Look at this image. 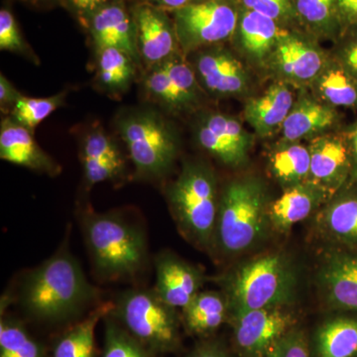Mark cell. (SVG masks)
Instances as JSON below:
<instances>
[{
    "mask_svg": "<svg viewBox=\"0 0 357 357\" xmlns=\"http://www.w3.org/2000/svg\"><path fill=\"white\" fill-rule=\"evenodd\" d=\"M321 222L335 238L357 243V197H342L333 202L324 213Z\"/></svg>",
    "mask_w": 357,
    "mask_h": 357,
    "instance_id": "31",
    "label": "cell"
},
{
    "mask_svg": "<svg viewBox=\"0 0 357 357\" xmlns=\"http://www.w3.org/2000/svg\"><path fill=\"white\" fill-rule=\"evenodd\" d=\"M241 6L268 16L283 29H301L294 0H238Z\"/></svg>",
    "mask_w": 357,
    "mask_h": 357,
    "instance_id": "37",
    "label": "cell"
},
{
    "mask_svg": "<svg viewBox=\"0 0 357 357\" xmlns=\"http://www.w3.org/2000/svg\"><path fill=\"white\" fill-rule=\"evenodd\" d=\"M131 8L136 26V44L145 70L182 53L170 13L134 0Z\"/></svg>",
    "mask_w": 357,
    "mask_h": 357,
    "instance_id": "10",
    "label": "cell"
},
{
    "mask_svg": "<svg viewBox=\"0 0 357 357\" xmlns=\"http://www.w3.org/2000/svg\"><path fill=\"white\" fill-rule=\"evenodd\" d=\"M139 67L130 55L119 49L107 47L96 50V86L110 98H121L135 81Z\"/></svg>",
    "mask_w": 357,
    "mask_h": 357,
    "instance_id": "20",
    "label": "cell"
},
{
    "mask_svg": "<svg viewBox=\"0 0 357 357\" xmlns=\"http://www.w3.org/2000/svg\"><path fill=\"white\" fill-rule=\"evenodd\" d=\"M311 155L310 177L312 184L323 191L337 184L349 167V149L342 138L319 136L309 148Z\"/></svg>",
    "mask_w": 357,
    "mask_h": 357,
    "instance_id": "19",
    "label": "cell"
},
{
    "mask_svg": "<svg viewBox=\"0 0 357 357\" xmlns=\"http://www.w3.org/2000/svg\"><path fill=\"white\" fill-rule=\"evenodd\" d=\"M188 357H229L222 347L217 344H204L198 347Z\"/></svg>",
    "mask_w": 357,
    "mask_h": 357,
    "instance_id": "44",
    "label": "cell"
},
{
    "mask_svg": "<svg viewBox=\"0 0 357 357\" xmlns=\"http://www.w3.org/2000/svg\"><path fill=\"white\" fill-rule=\"evenodd\" d=\"M0 158L45 175L61 173V166L39 146L32 131L10 116L0 123Z\"/></svg>",
    "mask_w": 357,
    "mask_h": 357,
    "instance_id": "16",
    "label": "cell"
},
{
    "mask_svg": "<svg viewBox=\"0 0 357 357\" xmlns=\"http://www.w3.org/2000/svg\"><path fill=\"white\" fill-rule=\"evenodd\" d=\"M109 1L110 0H62L61 6L69 11L82 27L86 29L89 20Z\"/></svg>",
    "mask_w": 357,
    "mask_h": 357,
    "instance_id": "40",
    "label": "cell"
},
{
    "mask_svg": "<svg viewBox=\"0 0 357 357\" xmlns=\"http://www.w3.org/2000/svg\"><path fill=\"white\" fill-rule=\"evenodd\" d=\"M324 191L312 183L292 185L268 208V218L281 231L306 220L318 206Z\"/></svg>",
    "mask_w": 357,
    "mask_h": 357,
    "instance_id": "21",
    "label": "cell"
},
{
    "mask_svg": "<svg viewBox=\"0 0 357 357\" xmlns=\"http://www.w3.org/2000/svg\"><path fill=\"white\" fill-rule=\"evenodd\" d=\"M351 147L352 152H354V158H356V165H357V121L356 123L354 124V128L352 129L351 133Z\"/></svg>",
    "mask_w": 357,
    "mask_h": 357,
    "instance_id": "46",
    "label": "cell"
},
{
    "mask_svg": "<svg viewBox=\"0 0 357 357\" xmlns=\"http://www.w3.org/2000/svg\"><path fill=\"white\" fill-rule=\"evenodd\" d=\"M67 91L49 98H29L22 96L8 116L34 133L35 128L48 119L59 107L65 105Z\"/></svg>",
    "mask_w": 357,
    "mask_h": 357,
    "instance_id": "32",
    "label": "cell"
},
{
    "mask_svg": "<svg viewBox=\"0 0 357 357\" xmlns=\"http://www.w3.org/2000/svg\"><path fill=\"white\" fill-rule=\"evenodd\" d=\"M197 53L192 68L202 89L218 96L239 95L246 89L248 74L229 51L215 45Z\"/></svg>",
    "mask_w": 357,
    "mask_h": 357,
    "instance_id": "14",
    "label": "cell"
},
{
    "mask_svg": "<svg viewBox=\"0 0 357 357\" xmlns=\"http://www.w3.org/2000/svg\"><path fill=\"white\" fill-rule=\"evenodd\" d=\"M86 30L95 51L114 47L128 53L141 67L135 21L129 0H110L89 20Z\"/></svg>",
    "mask_w": 357,
    "mask_h": 357,
    "instance_id": "12",
    "label": "cell"
},
{
    "mask_svg": "<svg viewBox=\"0 0 357 357\" xmlns=\"http://www.w3.org/2000/svg\"><path fill=\"white\" fill-rule=\"evenodd\" d=\"M229 312L227 300L215 292H199L183 309L185 325L190 332L206 335L218 330Z\"/></svg>",
    "mask_w": 357,
    "mask_h": 357,
    "instance_id": "26",
    "label": "cell"
},
{
    "mask_svg": "<svg viewBox=\"0 0 357 357\" xmlns=\"http://www.w3.org/2000/svg\"><path fill=\"white\" fill-rule=\"evenodd\" d=\"M84 225L86 245L100 276L116 280L139 273L147 257L139 229L115 213H89Z\"/></svg>",
    "mask_w": 357,
    "mask_h": 357,
    "instance_id": "2",
    "label": "cell"
},
{
    "mask_svg": "<svg viewBox=\"0 0 357 357\" xmlns=\"http://www.w3.org/2000/svg\"><path fill=\"white\" fill-rule=\"evenodd\" d=\"M337 16L342 33L357 24V0H337Z\"/></svg>",
    "mask_w": 357,
    "mask_h": 357,
    "instance_id": "42",
    "label": "cell"
},
{
    "mask_svg": "<svg viewBox=\"0 0 357 357\" xmlns=\"http://www.w3.org/2000/svg\"><path fill=\"white\" fill-rule=\"evenodd\" d=\"M161 64L170 79L177 112L195 107L201 96L202 86L194 68L188 64L180 54Z\"/></svg>",
    "mask_w": 357,
    "mask_h": 357,
    "instance_id": "28",
    "label": "cell"
},
{
    "mask_svg": "<svg viewBox=\"0 0 357 357\" xmlns=\"http://www.w3.org/2000/svg\"><path fill=\"white\" fill-rule=\"evenodd\" d=\"M154 292L168 306L184 309L199 293L204 276L196 267L170 252L161 253L155 261Z\"/></svg>",
    "mask_w": 357,
    "mask_h": 357,
    "instance_id": "15",
    "label": "cell"
},
{
    "mask_svg": "<svg viewBox=\"0 0 357 357\" xmlns=\"http://www.w3.org/2000/svg\"><path fill=\"white\" fill-rule=\"evenodd\" d=\"M314 37L302 29H285L269 56L272 67L288 83L314 82L328 63Z\"/></svg>",
    "mask_w": 357,
    "mask_h": 357,
    "instance_id": "9",
    "label": "cell"
},
{
    "mask_svg": "<svg viewBox=\"0 0 357 357\" xmlns=\"http://www.w3.org/2000/svg\"><path fill=\"white\" fill-rule=\"evenodd\" d=\"M35 8L48 9L55 6H61L62 0H21Z\"/></svg>",
    "mask_w": 357,
    "mask_h": 357,
    "instance_id": "45",
    "label": "cell"
},
{
    "mask_svg": "<svg viewBox=\"0 0 357 357\" xmlns=\"http://www.w3.org/2000/svg\"><path fill=\"white\" fill-rule=\"evenodd\" d=\"M95 295L79 262L65 248L28 275L21 303L35 318L61 321L79 314Z\"/></svg>",
    "mask_w": 357,
    "mask_h": 357,
    "instance_id": "1",
    "label": "cell"
},
{
    "mask_svg": "<svg viewBox=\"0 0 357 357\" xmlns=\"http://www.w3.org/2000/svg\"><path fill=\"white\" fill-rule=\"evenodd\" d=\"M295 269L283 255L272 253L237 268L227 282L231 318L253 310L283 307L295 297Z\"/></svg>",
    "mask_w": 357,
    "mask_h": 357,
    "instance_id": "3",
    "label": "cell"
},
{
    "mask_svg": "<svg viewBox=\"0 0 357 357\" xmlns=\"http://www.w3.org/2000/svg\"><path fill=\"white\" fill-rule=\"evenodd\" d=\"M267 218L260 183L252 178L234 181L220 199L213 241L227 255L243 252L261 238Z\"/></svg>",
    "mask_w": 357,
    "mask_h": 357,
    "instance_id": "6",
    "label": "cell"
},
{
    "mask_svg": "<svg viewBox=\"0 0 357 357\" xmlns=\"http://www.w3.org/2000/svg\"><path fill=\"white\" fill-rule=\"evenodd\" d=\"M337 41L338 65L357 83V24L347 28Z\"/></svg>",
    "mask_w": 357,
    "mask_h": 357,
    "instance_id": "39",
    "label": "cell"
},
{
    "mask_svg": "<svg viewBox=\"0 0 357 357\" xmlns=\"http://www.w3.org/2000/svg\"><path fill=\"white\" fill-rule=\"evenodd\" d=\"M167 199L181 231L197 245L210 246L220 206L213 171L203 164H185L167 190Z\"/></svg>",
    "mask_w": 357,
    "mask_h": 357,
    "instance_id": "5",
    "label": "cell"
},
{
    "mask_svg": "<svg viewBox=\"0 0 357 357\" xmlns=\"http://www.w3.org/2000/svg\"><path fill=\"white\" fill-rule=\"evenodd\" d=\"M112 309L110 304L96 307L88 318L70 328L54 347L53 357H96V326Z\"/></svg>",
    "mask_w": 357,
    "mask_h": 357,
    "instance_id": "27",
    "label": "cell"
},
{
    "mask_svg": "<svg viewBox=\"0 0 357 357\" xmlns=\"http://www.w3.org/2000/svg\"><path fill=\"white\" fill-rule=\"evenodd\" d=\"M208 1V0H190L189 3H201V2ZM188 3V4H189Z\"/></svg>",
    "mask_w": 357,
    "mask_h": 357,
    "instance_id": "47",
    "label": "cell"
},
{
    "mask_svg": "<svg viewBox=\"0 0 357 357\" xmlns=\"http://www.w3.org/2000/svg\"><path fill=\"white\" fill-rule=\"evenodd\" d=\"M135 1L150 4V6L158 7L168 13H172L176 9L187 6L190 0H135Z\"/></svg>",
    "mask_w": 357,
    "mask_h": 357,
    "instance_id": "43",
    "label": "cell"
},
{
    "mask_svg": "<svg viewBox=\"0 0 357 357\" xmlns=\"http://www.w3.org/2000/svg\"><path fill=\"white\" fill-rule=\"evenodd\" d=\"M337 114L332 105L303 98L294 103L292 109L282 126L284 139L295 142L311 137L332 128Z\"/></svg>",
    "mask_w": 357,
    "mask_h": 357,
    "instance_id": "22",
    "label": "cell"
},
{
    "mask_svg": "<svg viewBox=\"0 0 357 357\" xmlns=\"http://www.w3.org/2000/svg\"><path fill=\"white\" fill-rule=\"evenodd\" d=\"M81 159L83 167L100 163H117L124 165L119 145L100 126L91 129L81 143Z\"/></svg>",
    "mask_w": 357,
    "mask_h": 357,
    "instance_id": "33",
    "label": "cell"
},
{
    "mask_svg": "<svg viewBox=\"0 0 357 357\" xmlns=\"http://www.w3.org/2000/svg\"><path fill=\"white\" fill-rule=\"evenodd\" d=\"M22 96L3 74L0 75V109L2 114L8 116Z\"/></svg>",
    "mask_w": 357,
    "mask_h": 357,
    "instance_id": "41",
    "label": "cell"
},
{
    "mask_svg": "<svg viewBox=\"0 0 357 357\" xmlns=\"http://www.w3.org/2000/svg\"><path fill=\"white\" fill-rule=\"evenodd\" d=\"M102 357H150V354L146 347L141 344L126 328L109 319L105 328Z\"/></svg>",
    "mask_w": 357,
    "mask_h": 357,
    "instance_id": "35",
    "label": "cell"
},
{
    "mask_svg": "<svg viewBox=\"0 0 357 357\" xmlns=\"http://www.w3.org/2000/svg\"><path fill=\"white\" fill-rule=\"evenodd\" d=\"M301 29L316 39L337 40L342 34L337 0H294Z\"/></svg>",
    "mask_w": 357,
    "mask_h": 357,
    "instance_id": "25",
    "label": "cell"
},
{
    "mask_svg": "<svg viewBox=\"0 0 357 357\" xmlns=\"http://www.w3.org/2000/svg\"><path fill=\"white\" fill-rule=\"evenodd\" d=\"M321 279L333 305L357 311V258H331L321 269Z\"/></svg>",
    "mask_w": 357,
    "mask_h": 357,
    "instance_id": "23",
    "label": "cell"
},
{
    "mask_svg": "<svg viewBox=\"0 0 357 357\" xmlns=\"http://www.w3.org/2000/svg\"><path fill=\"white\" fill-rule=\"evenodd\" d=\"M321 98L332 107H356L357 83L340 65L326 64L314 79Z\"/></svg>",
    "mask_w": 357,
    "mask_h": 357,
    "instance_id": "29",
    "label": "cell"
},
{
    "mask_svg": "<svg viewBox=\"0 0 357 357\" xmlns=\"http://www.w3.org/2000/svg\"><path fill=\"white\" fill-rule=\"evenodd\" d=\"M283 30L285 29L268 16L241 6L232 40L249 57L262 61L271 55Z\"/></svg>",
    "mask_w": 357,
    "mask_h": 357,
    "instance_id": "17",
    "label": "cell"
},
{
    "mask_svg": "<svg viewBox=\"0 0 357 357\" xmlns=\"http://www.w3.org/2000/svg\"><path fill=\"white\" fill-rule=\"evenodd\" d=\"M316 357H357V319L340 317L325 321L314 337Z\"/></svg>",
    "mask_w": 357,
    "mask_h": 357,
    "instance_id": "24",
    "label": "cell"
},
{
    "mask_svg": "<svg viewBox=\"0 0 357 357\" xmlns=\"http://www.w3.org/2000/svg\"><path fill=\"white\" fill-rule=\"evenodd\" d=\"M124 328L148 351L168 352L177 347L175 309L160 299L154 290H130L114 307Z\"/></svg>",
    "mask_w": 357,
    "mask_h": 357,
    "instance_id": "7",
    "label": "cell"
},
{
    "mask_svg": "<svg viewBox=\"0 0 357 357\" xmlns=\"http://www.w3.org/2000/svg\"><path fill=\"white\" fill-rule=\"evenodd\" d=\"M262 357H312L309 342L302 331L293 328Z\"/></svg>",
    "mask_w": 357,
    "mask_h": 357,
    "instance_id": "38",
    "label": "cell"
},
{
    "mask_svg": "<svg viewBox=\"0 0 357 357\" xmlns=\"http://www.w3.org/2000/svg\"><path fill=\"white\" fill-rule=\"evenodd\" d=\"M294 103L292 91L283 82H278L270 86L262 96L249 100L244 115L255 132L265 137L282 128Z\"/></svg>",
    "mask_w": 357,
    "mask_h": 357,
    "instance_id": "18",
    "label": "cell"
},
{
    "mask_svg": "<svg viewBox=\"0 0 357 357\" xmlns=\"http://www.w3.org/2000/svg\"><path fill=\"white\" fill-rule=\"evenodd\" d=\"M115 124L138 178L156 180L170 171L178 138L163 115L151 107L130 109L122 112Z\"/></svg>",
    "mask_w": 357,
    "mask_h": 357,
    "instance_id": "4",
    "label": "cell"
},
{
    "mask_svg": "<svg viewBox=\"0 0 357 357\" xmlns=\"http://www.w3.org/2000/svg\"><path fill=\"white\" fill-rule=\"evenodd\" d=\"M0 357H43V349L20 324L2 319L0 324Z\"/></svg>",
    "mask_w": 357,
    "mask_h": 357,
    "instance_id": "34",
    "label": "cell"
},
{
    "mask_svg": "<svg viewBox=\"0 0 357 357\" xmlns=\"http://www.w3.org/2000/svg\"><path fill=\"white\" fill-rule=\"evenodd\" d=\"M295 319L283 307L253 310L232 318L234 338L245 357H262L295 328Z\"/></svg>",
    "mask_w": 357,
    "mask_h": 357,
    "instance_id": "11",
    "label": "cell"
},
{
    "mask_svg": "<svg viewBox=\"0 0 357 357\" xmlns=\"http://www.w3.org/2000/svg\"><path fill=\"white\" fill-rule=\"evenodd\" d=\"M271 167L275 177L292 185L302 184L310 177L311 155L309 148L290 142L274 152Z\"/></svg>",
    "mask_w": 357,
    "mask_h": 357,
    "instance_id": "30",
    "label": "cell"
},
{
    "mask_svg": "<svg viewBox=\"0 0 357 357\" xmlns=\"http://www.w3.org/2000/svg\"><path fill=\"white\" fill-rule=\"evenodd\" d=\"M199 144L227 166H238L248 157L250 135L241 122L229 115L211 114L204 116L197 129Z\"/></svg>",
    "mask_w": 357,
    "mask_h": 357,
    "instance_id": "13",
    "label": "cell"
},
{
    "mask_svg": "<svg viewBox=\"0 0 357 357\" xmlns=\"http://www.w3.org/2000/svg\"><path fill=\"white\" fill-rule=\"evenodd\" d=\"M238 0L189 3L170 13L185 55L232 39L238 21Z\"/></svg>",
    "mask_w": 357,
    "mask_h": 357,
    "instance_id": "8",
    "label": "cell"
},
{
    "mask_svg": "<svg viewBox=\"0 0 357 357\" xmlns=\"http://www.w3.org/2000/svg\"><path fill=\"white\" fill-rule=\"evenodd\" d=\"M0 50L17 54L34 64L39 63L36 54L25 41L13 13L4 6L0 10Z\"/></svg>",
    "mask_w": 357,
    "mask_h": 357,
    "instance_id": "36",
    "label": "cell"
}]
</instances>
